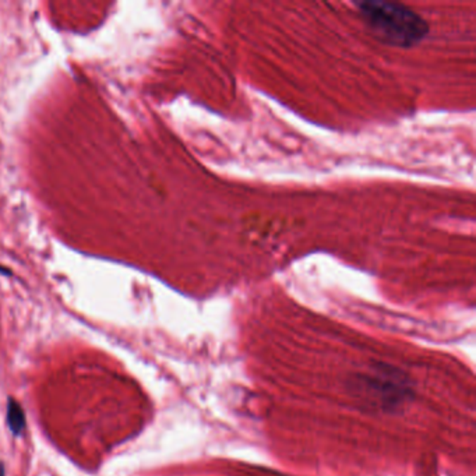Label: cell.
<instances>
[{
  "label": "cell",
  "instance_id": "cell-3",
  "mask_svg": "<svg viewBox=\"0 0 476 476\" xmlns=\"http://www.w3.org/2000/svg\"><path fill=\"white\" fill-rule=\"evenodd\" d=\"M7 425H8L10 432L14 436H20L25 427L24 410L21 408V405L13 398H8V403H7Z\"/></svg>",
  "mask_w": 476,
  "mask_h": 476
},
{
  "label": "cell",
  "instance_id": "cell-1",
  "mask_svg": "<svg viewBox=\"0 0 476 476\" xmlns=\"http://www.w3.org/2000/svg\"><path fill=\"white\" fill-rule=\"evenodd\" d=\"M358 13L369 31L390 47L410 48L422 42L427 32L426 20L408 6L397 1H360Z\"/></svg>",
  "mask_w": 476,
  "mask_h": 476
},
{
  "label": "cell",
  "instance_id": "cell-2",
  "mask_svg": "<svg viewBox=\"0 0 476 476\" xmlns=\"http://www.w3.org/2000/svg\"><path fill=\"white\" fill-rule=\"evenodd\" d=\"M353 390L369 407L397 410L412 397L408 376L396 367L379 365L373 372L355 377Z\"/></svg>",
  "mask_w": 476,
  "mask_h": 476
},
{
  "label": "cell",
  "instance_id": "cell-4",
  "mask_svg": "<svg viewBox=\"0 0 476 476\" xmlns=\"http://www.w3.org/2000/svg\"><path fill=\"white\" fill-rule=\"evenodd\" d=\"M0 476H6V472H4V465H3V463H0Z\"/></svg>",
  "mask_w": 476,
  "mask_h": 476
}]
</instances>
